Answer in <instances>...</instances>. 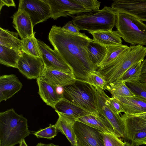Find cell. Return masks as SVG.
Returning <instances> with one entry per match:
<instances>
[{"label":"cell","instance_id":"cell-1","mask_svg":"<svg viewBox=\"0 0 146 146\" xmlns=\"http://www.w3.org/2000/svg\"><path fill=\"white\" fill-rule=\"evenodd\" d=\"M48 39L54 50L72 68L76 79L85 82L90 72L98 70L87 51L88 45L92 39L84 33L75 34L54 25L49 32Z\"/></svg>","mask_w":146,"mask_h":146},{"label":"cell","instance_id":"cell-2","mask_svg":"<svg viewBox=\"0 0 146 146\" xmlns=\"http://www.w3.org/2000/svg\"><path fill=\"white\" fill-rule=\"evenodd\" d=\"M27 119L13 109L0 113V146H15L30 134Z\"/></svg>","mask_w":146,"mask_h":146},{"label":"cell","instance_id":"cell-3","mask_svg":"<svg viewBox=\"0 0 146 146\" xmlns=\"http://www.w3.org/2000/svg\"><path fill=\"white\" fill-rule=\"evenodd\" d=\"M146 56V47L141 45L131 46L111 62L98 69L108 84L119 81L124 73Z\"/></svg>","mask_w":146,"mask_h":146},{"label":"cell","instance_id":"cell-4","mask_svg":"<svg viewBox=\"0 0 146 146\" xmlns=\"http://www.w3.org/2000/svg\"><path fill=\"white\" fill-rule=\"evenodd\" d=\"M116 12L111 7L76 15L72 22L78 29L89 32L112 30L115 25Z\"/></svg>","mask_w":146,"mask_h":146},{"label":"cell","instance_id":"cell-5","mask_svg":"<svg viewBox=\"0 0 146 146\" xmlns=\"http://www.w3.org/2000/svg\"><path fill=\"white\" fill-rule=\"evenodd\" d=\"M63 87V98L94 114L99 113L95 87L76 79L73 84Z\"/></svg>","mask_w":146,"mask_h":146},{"label":"cell","instance_id":"cell-6","mask_svg":"<svg viewBox=\"0 0 146 146\" xmlns=\"http://www.w3.org/2000/svg\"><path fill=\"white\" fill-rule=\"evenodd\" d=\"M115 12V26L121 37L133 46H146V25L128 13Z\"/></svg>","mask_w":146,"mask_h":146},{"label":"cell","instance_id":"cell-7","mask_svg":"<svg viewBox=\"0 0 146 146\" xmlns=\"http://www.w3.org/2000/svg\"><path fill=\"white\" fill-rule=\"evenodd\" d=\"M121 117L124 125V141L136 146L146 145V119L125 113Z\"/></svg>","mask_w":146,"mask_h":146},{"label":"cell","instance_id":"cell-8","mask_svg":"<svg viewBox=\"0 0 146 146\" xmlns=\"http://www.w3.org/2000/svg\"><path fill=\"white\" fill-rule=\"evenodd\" d=\"M97 93V105L98 112L107 119L112 126L115 134L118 137H123L124 125L122 117L119 113L112 110L108 104V95L104 90L98 87H95Z\"/></svg>","mask_w":146,"mask_h":146},{"label":"cell","instance_id":"cell-9","mask_svg":"<svg viewBox=\"0 0 146 146\" xmlns=\"http://www.w3.org/2000/svg\"><path fill=\"white\" fill-rule=\"evenodd\" d=\"M18 9L24 10L29 15L33 27L51 18L50 8L45 0H20Z\"/></svg>","mask_w":146,"mask_h":146},{"label":"cell","instance_id":"cell-10","mask_svg":"<svg viewBox=\"0 0 146 146\" xmlns=\"http://www.w3.org/2000/svg\"><path fill=\"white\" fill-rule=\"evenodd\" d=\"M50 9L51 18L56 20L60 17L72 18L90 12L75 0H45Z\"/></svg>","mask_w":146,"mask_h":146},{"label":"cell","instance_id":"cell-11","mask_svg":"<svg viewBox=\"0 0 146 146\" xmlns=\"http://www.w3.org/2000/svg\"><path fill=\"white\" fill-rule=\"evenodd\" d=\"M44 68V65L41 58L22 51L17 68L27 78L37 79L40 77Z\"/></svg>","mask_w":146,"mask_h":146},{"label":"cell","instance_id":"cell-12","mask_svg":"<svg viewBox=\"0 0 146 146\" xmlns=\"http://www.w3.org/2000/svg\"><path fill=\"white\" fill-rule=\"evenodd\" d=\"M41 58L44 68L73 74L72 68L64 60L55 50H53L43 41L37 40Z\"/></svg>","mask_w":146,"mask_h":146},{"label":"cell","instance_id":"cell-13","mask_svg":"<svg viewBox=\"0 0 146 146\" xmlns=\"http://www.w3.org/2000/svg\"><path fill=\"white\" fill-rule=\"evenodd\" d=\"M77 142L90 146H105L100 131L76 121L73 126Z\"/></svg>","mask_w":146,"mask_h":146},{"label":"cell","instance_id":"cell-14","mask_svg":"<svg viewBox=\"0 0 146 146\" xmlns=\"http://www.w3.org/2000/svg\"><path fill=\"white\" fill-rule=\"evenodd\" d=\"M111 8L126 13L142 21H146V0H113Z\"/></svg>","mask_w":146,"mask_h":146},{"label":"cell","instance_id":"cell-15","mask_svg":"<svg viewBox=\"0 0 146 146\" xmlns=\"http://www.w3.org/2000/svg\"><path fill=\"white\" fill-rule=\"evenodd\" d=\"M39 78L56 87L68 86L73 84L76 80L73 74L45 68Z\"/></svg>","mask_w":146,"mask_h":146},{"label":"cell","instance_id":"cell-16","mask_svg":"<svg viewBox=\"0 0 146 146\" xmlns=\"http://www.w3.org/2000/svg\"><path fill=\"white\" fill-rule=\"evenodd\" d=\"M23 84L14 74L0 76V102L12 97L22 88Z\"/></svg>","mask_w":146,"mask_h":146},{"label":"cell","instance_id":"cell-17","mask_svg":"<svg viewBox=\"0 0 146 146\" xmlns=\"http://www.w3.org/2000/svg\"><path fill=\"white\" fill-rule=\"evenodd\" d=\"M113 97L115 98L121 104L124 113L136 115L146 112V99L142 97L136 95Z\"/></svg>","mask_w":146,"mask_h":146},{"label":"cell","instance_id":"cell-18","mask_svg":"<svg viewBox=\"0 0 146 146\" xmlns=\"http://www.w3.org/2000/svg\"><path fill=\"white\" fill-rule=\"evenodd\" d=\"M13 19V26L21 40L29 37L34 33L30 18L24 10L18 9L14 14Z\"/></svg>","mask_w":146,"mask_h":146},{"label":"cell","instance_id":"cell-19","mask_svg":"<svg viewBox=\"0 0 146 146\" xmlns=\"http://www.w3.org/2000/svg\"><path fill=\"white\" fill-rule=\"evenodd\" d=\"M38 87V94L47 105L54 108L56 104L63 98L56 91L57 87L51 85L40 78L36 79Z\"/></svg>","mask_w":146,"mask_h":146},{"label":"cell","instance_id":"cell-20","mask_svg":"<svg viewBox=\"0 0 146 146\" xmlns=\"http://www.w3.org/2000/svg\"><path fill=\"white\" fill-rule=\"evenodd\" d=\"M58 119L54 125L58 131L64 135L71 146H77V141L73 126L76 119L63 114L57 113Z\"/></svg>","mask_w":146,"mask_h":146},{"label":"cell","instance_id":"cell-21","mask_svg":"<svg viewBox=\"0 0 146 146\" xmlns=\"http://www.w3.org/2000/svg\"><path fill=\"white\" fill-rule=\"evenodd\" d=\"M76 121L82 122L102 132L115 135L110 123L99 112L97 115L91 114L80 117Z\"/></svg>","mask_w":146,"mask_h":146},{"label":"cell","instance_id":"cell-22","mask_svg":"<svg viewBox=\"0 0 146 146\" xmlns=\"http://www.w3.org/2000/svg\"><path fill=\"white\" fill-rule=\"evenodd\" d=\"M54 109L56 113L63 114L76 120L88 115H95L64 98L56 104Z\"/></svg>","mask_w":146,"mask_h":146},{"label":"cell","instance_id":"cell-23","mask_svg":"<svg viewBox=\"0 0 146 146\" xmlns=\"http://www.w3.org/2000/svg\"><path fill=\"white\" fill-rule=\"evenodd\" d=\"M93 40L106 46L122 44V40L117 31L109 30L89 32Z\"/></svg>","mask_w":146,"mask_h":146},{"label":"cell","instance_id":"cell-24","mask_svg":"<svg viewBox=\"0 0 146 146\" xmlns=\"http://www.w3.org/2000/svg\"><path fill=\"white\" fill-rule=\"evenodd\" d=\"M21 50L0 45V63L7 66L17 68L21 55Z\"/></svg>","mask_w":146,"mask_h":146},{"label":"cell","instance_id":"cell-25","mask_svg":"<svg viewBox=\"0 0 146 146\" xmlns=\"http://www.w3.org/2000/svg\"><path fill=\"white\" fill-rule=\"evenodd\" d=\"M18 33L0 28V45L21 50L22 40Z\"/></svg>","mask_w":146,"mask_h":146},{"label":"cell","instance_id":"cell-26","mask_svg":"<svg viewBox=\"0 0 146 146\" xmlns=\"http://www.w3.org/2000/svg\"><path fill=\"white\" fill-rule=\"evenodd\" d=\"M87 51L91 61L98 68L99 65L106 54L107 51L106 46L92 39L88 45Z\"/></svg>","mask_w":146,"mask_h":146},{"label":"cell","instance_id":"cell-27","mask_svg":"<svg viewBox=\"0 0 146 146\" xmlns=\"http://www.w3.org/2000/svg\"><path fill=\"white\" fill-rule=\"evenodd\" d=\"M104 90L109 91L112 97L116 96L126 97L135 95L126 86L125 82L121 81L108 84L105 87Z\"/></svg>","mask_w":146,"mask_h":146},{"label":"cell","instance_id":"cell-28","mask_svg":"<svg viewBox=\"0 0 146 146\" xmlns=\"http://www.w3.org/2000/svg\"><path fill=\"white\" fill-rule=\"evenodd\" d=\"M106 47L107 48L106 54L99 65L98 68H102L111 62L125 51L129 46L121 44Z\"/></svg>","mask_w":146,"mask_h":146},{"label":"cell","instance_id":"cell-29","mask_svg":"<svg viewBox=\"0 0 146 146\" xmlns=\"http://www.w3.org/2000/svg\"><path fill=\"white\" fill-rule=\"evenodd\" d=\"M35 33L30 37L22 40L21 51L31 55L41 58L40 52L35 38Z\"/></svg>","mask_w":146,"mask_h":146},{"label":"cell","instance_id":"cell-30","mask_svg":"<svg viewBox=\"0 0 146 146\" xmlns=\"http://www.w3.org/2000/svg\"><path fill=\"white\" fill-rule=\"evenodd\" d=\"M142 61H140L135 64L128 69L124 73L119 81L125 82L140 81L141 74Z\"/></svg>","mask_w":146,"mask_h":146},{"label":"cell","instance_id":"cell-31","mask_svg":"<svg viewBox=\"0 0 146 146\" xmlns=\"http://www.w3.org/2000/svg\"><path fill=\"white\" fill-rule=\"evenodd\" d=\"M85 82L94 87H98L104 90L108 84L103 76L98 71L90 72Z\"/></svg>","mask_w":146,"mask_h":146},{"label":"cell","instance_id":"cell-32","mask_svg":"<svg viewBox=\"0 0 146 146\" xmlns=\"http://www.w3.org/2000/svg\"><path fill=\"white\" fill-rule=\"evenodd\" d=\"M125 83L135 95L146 99V83L139 81L127 82Z\"/></svg>","mask_w":146,"mask_h":146},{"label":"cell","instance_id":"cell-33","mask_svg":"<svg viewBox=\"0 0 146 146\" xmlns=\"http://www.w3.org/2000/svg\"><path fill=\"white\" fill-rule=\"evenodd\" d=\"M100 133L105 146H122L124 144V142L121 139L115 134L104 133L100 131Z\"/></svg>","mask_w":146,"mask_h":146},{"label":"cell","instance_id":"cell-34","mask_svg":"<svg viewBox=\"0 0 146 146\" xmlns=\"http://www.w3.org/2000/svg\"><path fill=\"white\" fill-rule=\"evenodd\" d=\"M58 131L54 125L50 124L49 127L34 132L33 134L38 138H44L51 139L57 135Z\"/></svg>","mask_w":146,"mask_h":146},{"label":"cell","instance_id":"cell-35","mask_svg":"<svg viewBox=\"0 0 146 146\" xmlns=\"http://www.w3.org/2000/svg\"><path fill=\"white\" fill-rule=\"evenodd\" d=\"M84 8L90 11L99 10L101 2L96 0H75Z\"/></svg>","mask_w":146,"mask_h":146},{"label":"cell","instance_id":"cell-36","mask_svg":"<svg viewBox=\"0 0 146 146\" xmlns=\"http://www.w3.org/2000/svg\"><path fill=\"white\" fill-rule=\"evenodd\" d=\"M107 102L111 108L118 113L123 112L122 107L118 100L115 97L110 98L108 96Z\"/></svg>","mask_w":146,"mask_h":146},{"label":"cell","instance_id":"cell-37","mask_svg":"<svg viewBox=\"0 0 146 146\" xmlns=\"http://www.w3.org/2000/svg\"><path fill=\"white\" fill-rule=\"evenodd\" d=\"M64 29L71 33L76 35H80L79 30L73 23L72 21H69L62 27Z\"/></svg>","mask_w":146,"mask_h":146},{"label":"cell","instance_id":"cell-38","mask_svg":"<svg viewBox=\"0 0 146 146\" xmlns=\"http://www.w3.org/2000/svg\"><path fill=\"white\" fill-rule=\"evenodd\" d=\"M4 5L8 7L13 6L15 7H16L14 1L13 0H0V11L2 7Z\"/></svg>","mask_w":146,"mask_h":146},{"label":"cell","instance_id":"cell-39","mask_svg":"<svg viewBox=\"0 0 146 146\" xmlns=\"http://www.w3.org/2000/svg\"><path fill=\"white\" fill-rule=\"evenodd\" d=\"M36 146H59L58 145H55L52 143L45 144L42 143H38Z\"/></svg>","mask_w":146,"mask_h":146},{"label":"cell","instance_id":"cell-40","mask_svg":"<svg viewBox=\"0 0 146 146\" xmlns=\"http://www.w3.org/2000/svg\"><path fill=\"white\" fill-rule=\"evenodd\" d=\"M146 119V112L135 115Z\"/></svg>","mask_w":146,"mask_h":146},{"label":"cell","instance_id":"cell-41","mask_svg":"<svg viewBox=\"0 0 146 146\" xmlns=\"http://www.w3.org/2000/svg\"><path fill=\"white\" fill-rule=\"evenodd\" d=\"M124 143L122 146H136L126 141H124Z\"/></svg>","mask_w":146,"mask_h":146},{"label":"cell","instance_id":"cell-42","mask_svg":"<svg viewBox=\"0 0 146 146\" xmlns=\"http://www.w3.org/2000/svg\"><path fill=\"white\" fill-rule=\"evenodd\" d=\"M19 146H28L27 144L26 143L25 139H23L22 141L19 144Z\"/></svg>","mask_w":146,"mask_h":146},{"label":"cell","instance_id":"cell-43","mask_svg":"<svg viewBox=\"0 0 146 146\" xmlns=\"http://www.w3.org/2000/svg\"><path fill=\"white\" fill-rule=\"evenodd\" d=\"M77 146H90L89 145L77 142Z\"/></svg>","mask_w":146,"mask_h":146}]
</instances>
